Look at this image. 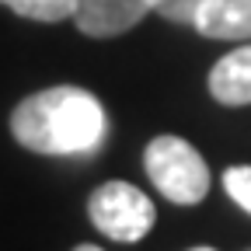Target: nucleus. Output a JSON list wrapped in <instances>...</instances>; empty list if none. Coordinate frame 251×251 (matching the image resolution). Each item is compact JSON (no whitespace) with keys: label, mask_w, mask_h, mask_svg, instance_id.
I'll use <instances>...</instances> for the list:
<instances>
[{"label":"nucleus","mask_w":251,"mask_h":251,"mask_svg":"<svg viewBox=\"0 0 251 251\" xmlns=\"http://www.w3.org/2000/svg\"><path fill=\"white\" fill-rule=\"evenodd\" d=\"M202 0H150V11H157L171 25H196Z\"/></svg>","instance_id":"nucleus-9"},{"label":"nucleus","mask_w":251,"mask_h":251,"mask_svg":"<svg viewBox=\"0 0 251 251\" xmlns=\"http://www.w3.org/2000/svg\"><path fill=\"white\" fill-rule=\"evenodd\" d=\"M192 28L206 39L244 42L251 39V0H202Z\"/></svg>","instance_id":"nucleus-6"},{"label":"nucleus","mask_w":251,"mask_h":251,"mask_svg":"<svg viewBox=\"0 0 251 251\" xmlns=\"http://www.w3.org/2000/svg\"><path fill=\"white\" fill-rule=\"evenodd\" d=\"M7 11H14L18 18L28 21H42V25H56V21H70L77 14V0H0Z\"/></svg>","instance_id":"nucleus-7"},{"label":"nucleus","mask_w":251,"mask_h":251,"mask_svg":"<svg viewBox=\"0 0 251 251\" xmlns=\"http://www.w3.org/2000/svg\"><path fill=\"white\" fill-rule=\"evenodd\" d=\"M209 94L227 108L251 105V46H237L234 52L220 56L213 63Z\"/></svg>","instance_id":"nucleus-5"},{"label":"nucleus","mask_w":251,"mask_h":251,"mask_svg":"<svg viewBox=\"0 0 251 251\" xmlns=\"http://www.w3.org/2000/svg\"><path fill=\"white\" fill-rule=\"evenodd\" d=\"M143 168L153 188L175 206H196L209 192V168L202 153L181 136H153L143 150Z\"/></svg>","instance_id":"nucleus-2"},{"label":"nucleus","mask_w":251,"mask_h":251,"mask_svg":"<svg viewBox=\"0 0 251 251\" xmlns=\"http://www.w3.org/2000/svg\"><path fill=\"white\" fill-rule=\"evenodd\" d=\"M74 251H101V248H98V244H77Z\"/></svg>","instance_id":"nucleus-10"},{"label":"nucleus","mask_w":251,"mask_h":251,"mask_svg":"<svg viewBox=\"0 0 251 251\" xmlns=\"http://www.w3.org/2000/svg\"><path fill=\"white\" fill-rule=\"evenodd\" d=\"M192 251H216V248H192Z\"/></svg>","instance_id":"nucleus-11"},{"label":"nucleus","mask_w":251,"mask_h":251,"mask_svg":"<svg viewBox=\"0 0 251 251\" xmlns=\"http://www.w3.org/2000/svg\"><path fill=\"white\" fill-rule=\"evenodd\" d=\"M105 108L91 91L56 84L21 98L11 112V136L46 157L87 153L105 140Z\"/></svg>","instance_id":"nucleus-1"},{"label":"nucleus","mask_w":251,"mask_h":251,"mask_svg":"<svg viewBox=\"0 0 251 251\" xmlns=\"http://www.w3.org/2000/svg\"><path fill=\"white\" fill-rule=\"evenodd\" d=\"M87 216L105 237L119 244L143 241L157 220V209L147 192H140L129 181H105L91 192L87 199Z\"/></svg>","instance_id":"nucleus-3"},{"label":"nucleus","mask_w":251,"mask_h":251,"mask_svg":"<svg viewBox=\"0 0 251 251\" xmlns=\"http://www.w3.org/2000/svg\"><path fill=\"white\" fill-rule=\"evenodd\" d=\"M224 188H227V196L251 216V164L227 168V171H224Z\"/></svg>","instance_id":"nucleus-8"},{"label":"nucleus","mask_w":251,"mask_h":251,"mask_svg":"<svg viewBox=\"0 0 251 251\" xmlns=\"http://www.w3.org/2000/svg\"><path fill=\"white\" fill-rule=\"evenodd\" d=\"M150 14V0H77L74 25L87 39H115Z\"/></svg>","instance_id":"nucleus-4"}]
</instances>
